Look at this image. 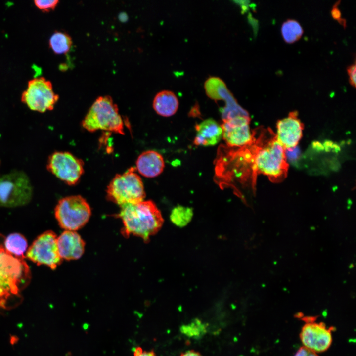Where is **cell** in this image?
Returning <instances> with one entry per match:
<instances>
[{"label": "cell", "mask_w": 356, "mask_h": 356, "mask_svg": "<svg viewBox=\"0 0 356 356\" xmlns=\"http://www.w3.org/2000/svg\"><path fill=\"white\" fill-rule=\"evenodd\" d=\"M5 238L0 233V312L21 303L22 293L32 278L25 257H17L8 252L4 245Z\"/></svg>", "instance_id": "1"}, {"label": "cell", "mask_w": 356, "mask_h": 356, "mask_svg": "<svg viewBox=\"0 0 356 356\" xmlns=\"http://www.w3.org/2000/svg\"><path fill=\"white\" fill-rule=\"evenodd\" d=\"M118 214L123 224V235H133L147 242L150 236L161 229L163 219L160 210L151 200L123 205Z\"/></svg>", "instance_id": "2"}, {"label": "cell", "mask_w": 356, "mask_h": 356, "mask_svg": "<svg viewBox=\"0 0 356 356\" xmlns=\"http://www.w3.org/2000/svg\"><path fill=\"white\" fill-rule=\"evenodd\" d=\"M261 138L252 159L254 174H263L273 182H280L286 178L288 172L285 149L273 134L269 139Z\"/></svg>", "instance_id": "3"}, {"label": "cell", "mask_w": 356, "mask_h": 356, "mask_svg": "<svg viewBox=\"0 0 356 356\" xmlns=\"http://www.w3.org/2000/svg\"><path fill=\"white\" fill-rule=\"evenodd\" d=\"M81 124L90 132L100 130L125 134L124 122L118 106L108 95L100 96L95 100Z\"/></svg>", "instance_id": "4"}, {"label": "cell", "mask_w": 356, "mask_h": 356, "mask_svg": "<svg viewBox=\"0 0 356 356\" xmlns=\"http://www.w3.org/2000/svg\"><path fill=\"white\" fill-rule=\"evenodd\" d=\"M106 194L108 200L120 206L143 201L145 197L144 185L135 167H130L123 174H117L108 185Z\"/></svg>", "instance_id": "5"}, {"label": "cell", "mask_w": 356, "mask_h": 356, "mask_svg": "<svg viewBox=\"0 0 356 356\" xmlns=\"http://www.w3.org/2000/svg\"><path fill=\"white\" fill-rule=\"evenodd\" d=\"M32 186L23 172L13 171L0 178V207L24 206L31 200Z\"/></svg>", "instance_id": "6"}, {"label": "cell", "mask_w": 356, "mask_h": 356, "mask_svg": "<svg viewBox=\"0 0 356 356\" xmlns=\"http://www.w3.org/2000/svg\"><path fill=\"white\" fill-rule=\"evenodd\" d=\"M54 214L59 226L65 230L76 231L89 221L90 207L80 195H72L61 199L57 204Z\"/></svg>", "instance_id": "7"}, {"label": "cell", "mask_w": 356, "mask_h": 356, "mask_svg": "<svg viewBox=\"0 0 356 356\" xmlns=\"http://www.w3.org/2000/svg\"><path fill=\"white\" fill-rule=\"evenodd\" d=\"M58 99L52 83L43 77L29 81L27 88L21 95V101L30 109L40 113L53 110Z\"/></svg>", "instance_id": "8"}, {"label": "cell", "mask_w": 356, "mask_h": 356, "mask_svg": "<svg viewBox=\"0 0 356 356\" xmlns=\"http://www.w3.org/2000/svg\"><path fill=\"white\" fill-rule=\"evenodd\" d=\"M57 239L56 234L52 230L43 232L28 248L26 257L38 266L44 265L55 269L63 260L59 253Z\"/></svg>", "instance_id": "9"}, {"label": "cell", "mask_w": 356, "mask_h": 356, "mask_svg": "<svg viewBox=\"0 0 356 356\" xmlns=\"http://www.w3.org/2000/svg\"><path fill=\"white\" fill-rule=\"evenodd\" d=\"M84 162L72 153L55 151L48 157L46 168L57 178L69 185H74L84 172Z\"/></svg>", "instance_id": "10"}, {"label": "cell", "mask_w": 356, "mask_h": 356, "mask_svg": "<svg viewBox=\"0 0 356 356\" xmlns=\"http://www.w3.org/2000/svg\"><path fill=\"white\" fill-rule=\"evenodd\" d=\"M316 316L302 318L305 323L302 326L300 338L303 346L316 353L327 351L332 342L333 327H327L322 322H315Z\"/></svg>", "instance_id": "11"}, {"label": "cell", "mask_w": 356, "mask_h": 356, "mask_svg": "<svg viewBox=\"0 0 356 356\" xmlns=\"http://www.w3.org/2000/svg\"><path fill=\"white\" fill-rule=\"evenodd\" d=\"M204 88L207 96L215 100H223L225 106L222 109V120L237 115H249L248 112L238 105L225 83L220 78L210 77L205 81Z\"/></svg>", "instance_id": "12"}, {"label": "cell", "mask_w": 356, "mask_h": 356, "mask_svg": "<svg viewBox=\"0 0 356 356\" xmlns=\"http://www.w3.org/2000/svg\"><path fill=\"white\" fill-rule=\"evenodd\" d=\"M249 115H237L223 120L222 137L230 146H245L253 142Z\"/></svg>", "instance_id": "13"}, {"label": "cell", "mask_w": 356, "mask_h": 356, "mask_svg": "<svg viewBox=\"0 0 356 356\" xmlns=\"http://www.w3.org/2000/svg\"><path fill=\"white\" fill-rule=\"evenodd\" d=\"M303 128L297 112H291L287 117L278 121L275 138L285 150L293 149L301 139Z\"/></svg>", "instance_id": "14"}, {"label": "cell", "mask_w": 356, "mask_h": 356, "mask_svg": "<svg viewBox=\"0 0 356 356\" xmlns=\"http://www.w3.org/2000/svg\"><path fill=\"white\" fill-rule=\"evenodd\" d=\"M57 242L59 253L62 259L77 260L84 253L85 241L75 231H64L57 237Z\"/></svg>", "instance_id": "15"}, {"label": "cell", "mask_w": 356, "mask_h": 356, "mask_svg": "<svg viewBox=\"0 0 356 356\" xmlns=\"http://www.w3.org/2000/svg\"><path fill=\"white\" fill-rule=\"evenodd\" d=\"M165 167L163 157L158 152L147 150L143 152L136 161V169L143 176L152 178L160 175Z\"/></svg>", "instance_id": "16"}, {"label": "cell", "mask_w": 356, "mask_h": 356, "mask_svg": "<svg viewBox=\"0 0 356 356\" xmlns=\"http://www.w3.org/2000/svg\"><path fill=\"white\" fill-rule=\"evenodd\" d=\"M196 135L194 144L197 146H209L217 144L222 137V129L215 120L208 119L195 126Z\"/></svg>", "instance_id": "17"}, {"label": "cell", "mask_w": 356, "mask_h": 356, "mask_svg": "<svg viewBox=\"0 0 356 356\" xmlns=\"http://www.w3.org/2000/svg\"><path fill=\"white\" fill-rule=\"evenodd\" d=\"M178 100L174 93L169 90L158 92L153 101L155 112L163 117H170L176 113L178 107Z\"/></svg>", "instance_id": "18"}, {"label": "cell", "mask_w": 356, "mask_h": 356, "mask_svg": "<svg viewBox=\"0 0 356 356\" xmlns=\"http://www.w3.org/2000/svg\"><path fill=\"white\" fill-rule=\"evenodd\" d=\"M4 245L8 252L17 257H24L28 248L27 240L25 236L17 232L5 237Z\"/></svg>", "instance_id": "19"}, {"label": "cell", "mask_w": 356, "mask_h": 356, "mask_svg": "<svg viewBox=\"0 0 356 356\" xmlns=\"http://www.w3.org/2000/svg\"><path fill=\"white\" fill-rule=\"evenodd\" d=\"M72 44L71 37L65 32H55L50 37L49 45L56 54H65L69 51Z\"/></svg>", "instance_id": "20"}, {"label": "cell", "mask_w": 356, "mask_h": 356, "mask_svg": "<svg viewBox=\"0 0 356 356\" xmlns=\"http://www.w3.org/2000/svg\"><path fill=\"white\" fill-rule=\"evenodd\" d=\"M281 34L286 43H292L301 38L303 34V29L298 21L288 19L282 25Z\"/></svg>", "instance_id": "21"}, {"label": "cell", "mask_w": 356, "mask_h": 356, "mask_svg": "<svg viewBox=\"0 0 356 356\" xmlns=\"http://www.w3.org/2000/svg\"><path fill=\"white\" fill-rule=\"evenodd\" d=\"M193 215V210L191 208L179 205L171 211L170 220L175 225L181 227L190 222Z\"/></svg>", "instance_id": "22"}, {"label": "cell", "mask_w": 356, "mask_h": 356, "mask_svg": "<svg viewBox=\"0 0 356 356\" xmlns=\"http://www.w3.org/2000/svg\"><path fill=\"white\" fill-rule=\"evenodd\" d=\"M59 2L58 0H35L34 1L35 6L43 12H49L54 10Z\"/></svg>", "instance_id": "23"}, {"label": "cell", "mask_w": 356, "mask_h": 356, "mask_svg": "<svg viewBox=\"0 0 356 356\" xmlns=\"http://www.w3.org/2000/svg\"><path fill=\"white\" fill-rule=\"evenodd\" d=\"M347 73L349 75V82L350 84L354 88L356 87V63L351 65L348 67L347 69Z\"/></svg>", "instance_id": "24"}, {"label": "cell", "mask_w": 356, "mask_h": 356, "mask_svg": "<svg viewBox=\"0 0 356 356\" xmlns=\"http://www.w3.org/2000/svg\"><path fill=\"white\" fill-rule=\"evenodd\" d=\"M294 356H319L317 353L305 347H300Z\"/></svg>", "instance_id": "25"}, {"label": "cell", "mask_w": 356, "mask_h": 356, "mask_svg": "<svg viewBox=\"0 0 356 356\" xmlns=\"http://www.w3.org/2000/svg\"><path fill=\"white\" fill-rule=\"evenodd\" d=\"M338 4L336 3L333 7L331 11V15L334 19L337 20L341 24H342L343 26L345 27L346 21L344 19H342L341 18V13L340 10L338 8Z\"/></svg>", "instance_id": "26"}, {"label": "cell", "mask_w": 356, "mask_h": 356, "mask_svg": "<svg viewBox=\"0 0 356 356\" xmlns=\"http://www.w3.org/2000/svg\"><path fill=\"white\" fill-rule=\"evenodd\" d=\"M134 356H157L153 351H143L139 347L135 349L134 351Z\"/></svg>", "instance_id": "27"}, {"label": "cell", "mask_w": 356, "mask_h": 356, "mask_svg": "<svg viewBox=\"0 0 356 356\" xmlns=\"http://www.w3.org/2000/svg\"><path fill=\"white\" fill-rule=\"evenodd\" d=\"M179 356H203L199 352L191 350L182 353Z\"/></svg>", "instance_id": "28"}, {"label": "cell", "mask_w": 356, "mask_h": 356, "mask_svg": "<svg viewBox=\"0 0 356 356\" xmlns=\"http://www.w3.org/2000/svg\"></svg>", "instance_id": "29"}]
</instances>
